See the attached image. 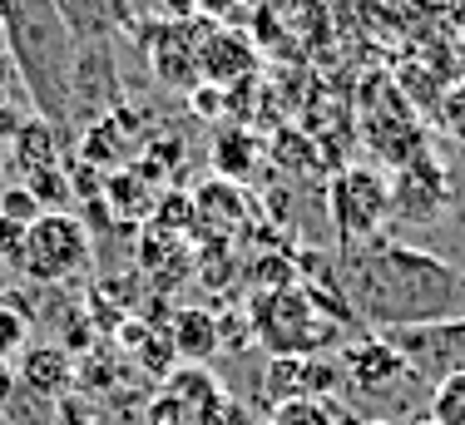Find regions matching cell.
Returning <instances> with one entry per match:
<instances>
[{
  "mask_svg": "<svg viewBox=\"0 0 465 425\" xmlns=\"http://www.w3.org/2000/svg\"><path fill=\"white\" fill-rule=\"evenodd\" d=\"M401 425H436V420H430V416H416V420H401Z\"/></svg>",
  "mask_w": 465,
  "mask_h": 425,
  "instance_id": "4dcf8cb0",
  "label": "cell"
},
{
  "mask_svg": "<svg viewBox=\"0 0 465 425\" xmlns=\"http://www.w3.org/2000/svg\"><path fill=\"white\" fill-rule=\"evenodd\" d=\"M25 232H30V228L0 218V262L15 267V272H20V262H25Z\"/></svg>",
  "mask_w": 465,
  "mask_h": 425,
  "instance_id": "484cf974",
  "label": "cell"
},
{
  "mask_svg": "<svg viewBox=\"0 0 465 425\" xmlns=\"http://www.w3.org/2000/svg\"><path fill=\"white\" fill-rule=\"evenodd\" d=\"M84 267H90V228L74 212H45L25 232V262H20V272L30 282L50 287V282H64V277H80Z\"/></svg>",
  "mask_w": 465,
  "mask_h": 425,
  "instance_id": "3957f363",
  "label": "cell"
},
{
  "mask_svg": "<svg viewBox=\"0 0 465 425\" xmlns=\"http://www.w3.org/2000/svg\"><path fill=\"white\" fill-rule=\"evenodd\" d=\"M74 381V366H70V351L64 346H35V351H25V361H20V386L35 390V396H64Z\"/></svg>",
  "mask_w": 465,
  "mask_h": 425,
  "instance_id": "4fadbf2b",
  "label": "cell"
},
{
  "mask_svg": "<svg viewBox=\"0 0 465 425\" xmlns=\"http://www.w3.org/2000/svg\"><path fill=\"white\" fill-rule=\"evenodd\" d=\"M99 203H109L119 218H143V212H153V188L143 183L134 169H124V173H109V178H104V193H99Z\"/></svg>",
  "mask_w": 465,
  "mask_h": 425,
  "instance_id": "9a60e30c",
  "label": "cell"
},
{
  "mask_svg": "<svg viewBox=\"0 0 465 425\" xmlns=\"http://www.w3.org/2000/svg\"><path fill=\"white\" fill-rule=\"evenodd\" d=\"M252 153H258V143H252V133H242V129L218 133V143H213V163H218V173H223L228 183L252 169Z\"/></svg>",
  "mask_w": 465,
  "mask_h": 425,
  "instance_id": "e0dca14e",
  "label": "cell"
},
{
  "mask_svg": "<svg viewBox=\"0 0 465 425\" xmlns=\"http://www.w3.org/2000/svg\"><path fill=\"white\" fill-rule=\"evenodd\" d=\"M25 188L40 198V208L45 212H64V203H70V178H64L60 169H45V173H30Z\"/></svg>",
  "mask_w": 465,
  "mask_h": 425,
  "instance_id": "603a6c76",
  "label": "cell"
},
{
  "mask_svg": "<svg viewBox=\"0 0 465 425\" xmlns=\"http://www.w3.org/2000/svg\"><path fill=\"white\" fill-rule=\"evenodd\" d=\"M440 129L456 143H465V84H456L450 94H440Z\"/></svg>",
  "mask_w": 465,
  "mask_h": 425,
  "instance_id": "d4e9b609",
  "label": "cell"
},
{
  "mask_svg": "<svg viewBox=\"0 0 465 425\" xmlns=\"http://www.w3.org/2000/svg\"><path fill=\"white\" fill-rule=\"evenodd\" d=\"M0 218L20 222V228H35V222L45 218V208H40V198L30 193L25 183H5L0 188Z\"/></svg>",
  "mask_w": 465,
  "mask_h": 425,
  "instance_id": "44dd1931",
  "label": "cell"
},
{
  "mask_svg": "<svg viewBox=\"0 0 465 425\" xmlns=\"http://www.w3.org/2000/svg\"><path fill=\"white\" fill-rule=\"evenodd\" d=\"M15 163L20 173H45V169H60L54 163V129L45 124V119H25L15 133Z\"/></svg>",
  "mask_w": 465,
  "mask_h": 425,
  "instance_id": "5bb4252c",
  "label": "cell"
},
{
  "mask_svg": "<svg viewBox=\"0 0 465 425\" xmlns=\"http://www.w3.org/2000/svg\"><path fill=\"white\" fill-rule=\"evenodd\" d=\"M218 104H223V89H213V84L193 89V109H198V114H218Z\"/></svg>",
  "mask_w": 465,
  "mask_h": 425,
  "instance_id": "4316f807",
  "label": "cell"
},
{
  "mask_svg": "<svg viewBox=\"0 0 465 425\" xmlns=\"http://www.w3.org/2000/svg\"><path fill=\"white\" fill-rule=\"evenodd\" d=\"M163 390H169V396L188 410V425H193L198 410L218 396V381H213V371H208V366H173V376L163 381Z\"/></svg>",
  "mask_w": 465,
  "mask_h": 425,
  "instance_id": "2e32d148",
  "label": "cell"
},
{
  "mask_svg": "<svg viewBox=\"0 0 465 425\" xmlns=\"http://www.w3.org/2000/svg\"><path fill=\"white\" fill-rule=\"evenodd\" d=\"M436 425H465V371L450 376V381L430 386V410H426Z\"/></svg>",
  "mask_w": 465,
  "mask_h": 425,
  "instance_id": "ffe728a7",
  "label": "cell"
},
{
  "mask_svg": "<svg viewBox=\"0 0 465 425\" xmlns=\"http://www.w3.org/2000/svg\"><path fill=\"white\" fill-rule=\"evenodd\" d=\"M337 366H341V381H347L351 390H361V396H386V390L416 381L411 366L396 356V346L386 341V337H361V341H351L347 351H341Z\"/></svg>",
  "mask_w": 465,
  "mask_h": 425,
  "instance_id": "52a82bcc",
  "label": "cell"
},
{
  "mask_svg": "<svg viewBox=\"0 0 465 425\" xmlns=\"http://www.w3.org/2000/svg\"><path fill=\"white\" fill-rule=\"evenodd\" d=\"M169 337H173V351L183 356V366H203V361H213V356L223 351V346H218V317L203 311V307L173 311Z\"/></svg>",
  "mask_w": 465,
  "mask_h": 425,
  "instance_id": "8fae6325",
  "label": "cell"
},
{
  "mask_svg": "<svg viewBox=\"0 0 465 425\" xmlns=\"http://www.w3.org/2000/svg\"><path fill=\"white\" fill-rule=\"evenodd\" d=\"M10 386H15V376H10V361H0V406H5Z\"/></svg>",
  "mask_w": 465,
  "mask_h": 425,
  "instance_id": "83f0119b",
  "label": "cell"
},
{
  "mask_svg": "<svg viewBox=\"0 0 465 425\" xmlns=\"http://www.w3.org/2000/svg\"><path fill=\"white\" fill-rule=\"evenodd\" d=\"M64 35L74 40H104L129 20V0H50Z\"/></svg>",
  "mask_w": 465,
  "mask_h": 425,
  "instance_id": "30bf717a",
  "label": "cell"
},
{
  "mask_svg": "<svg viewBox=\"0 0 465 425\" xmlns=\"http://www.w3.org/2000/svg\"><path fill=\"white\" fill-rule=\"evenodd\" d=\"M252 64H258V50L238 30H213V35L198 40V80H208L213 89L248 84Z\"/></svg>",
  "mask_w": 465,
  "mask_h": 425,
  "instance_id": "ba28073f",
  "label": "cell"
},
{
  "mask_svg": "<svg viewBox=\"0 0 465 425\" xmlns=\"http://www.w3.org/2000/svg\"><path fill=\"white\" fill-rule=\"evenodd\" d=\"M386 341L396 346L416 381H450L465 371V317H440V321H420V327H396L386 331Z\"/></svg>",
  "mask_w": 465,
  "mask_h": 425,
  "instance_id": "5b68a950",
  "label": "cell"
},
{
  "mask_svg": "<svg viewBox=\"0 0 465 425\" xmlns=\"http://www.w3.org/2000/svg\"><path fill=\"white\" fill-rule=\"evenodd\" d=\"M268 425H331V400H282Z\"/></svg>",
  "mask_w": 465,
  "mask_h": 425,
  "instance_id": "7402d4cb",
  "label": "cell"
},
{
  "mask_svg": "<svg viewBox=\"0 0 465 425\" xmlns=\"http://www.w3.org/2000/svg\"><path fill=\"white\" fill-rule=\"evenodd\" d=\"M347 297L376 327H420L440 317H465V272L446 267L440 257L396 238H367L347 248Z\"/></svg>",
  "mask_w": 465,
  "mask_h": 425,
  "instance_id": "6da1fadb",
  "label": "cell"
},
{
  "mask_svg": "<svg viewBox=\"0 0 465 425\" xmlns=\"http://www.w3.org/2000/svg\"><path fill=\"white\" fill-rule=\"evenodd\" d=\"M361 425H391V420H361Z\"/></svg>",
  "mask_w": 465,
  "mask_h": 425,
  "instance_id": "1f68e13d",
  "label": "cell"
},
{
  "mask_svg": "<svg viewBox=\"0 0 465 425\" xmlns=\"http://www.w3.org/2000/svg\"><path fill=\"white\" fill-rule=\"evenodd\" d=\"M25 337H30V317L20 307H0V361H15L25 351Z\"/></svg>",
  "mask_w": 465,
  "mask_h": 425,
  "instance_id": "cb8c5ba5",
  "label": "cell"
},
{
  "mask_svg": "<svg viewBox=\"0 0 465 425\" xmlns=\"http://www.w3.org/2000/svg\"><path fill=\"white\" fill-rule=\"evenodd\" d=\"M337 386H341V366L322 361V356H272L268 376H262V396L272 406H282V400H331Z\"/></svg>",
  "mask_w": 465,
  "mask_h": 425,
  "instance_id": "8992f818",
  "label": "cell"
},
{
  "mask_svg": "<svg viewBox=\"0 0 465 425\" xmlns=\"http://www.w3.org/2000/svg\"><path fill=\"white\" fill-rule=\"evenodd\" d=\"M440 203H446V173L426 153H416L401 169V183L391 188V212H401V218H436Z\"/></svg>",
  "mask_w": 465,
  "mask_h": 425,
  "instance_id": "9c48e42d",
  "label": "cell"
},
{
  "mask_svg": "<svg viewBox=\"0 0 465 425\" xmlns=\"http://www.w3.org/2000/svg\"><path fill=\"white\" fill-rule=\"evenodd\" d=\"M327 212L337 222L341 248H357V242L376 238V228L391 212V183L376 169H341L327 188Z\"/></svg>",
  "mask_w": 465,
  "mask_h": 425,
  "instance_id": "277c9868",
  "label": "cell"
},
{
  "mask_svg": "<svg viewBox=\"0 0 465 425\" xmlns=\"http://www.w3.org/2000/svg\"><path fill=\"white\" fill-rule=\"evenodd\" d=\"M10 80V60H5V50H0V84Z\"/></svg>",
  "mask_w": 465,
  "mask_h": 425,
  "instance_id": "f546056e",
  "label": "cell"
},
{
  "mask_svg": "<svg viewBox=\"0 0 465 425\" xmlns=\"http://www.w3.org/2000/svg\"><path fill=\"white\" fill-rule=\"evenodd\" d=\"M193 218H198V208H193V193H179V188H169L163 198H153V232H163V238H173V232H183Z\"/></svg>",
  "mask_w": 465,
  "mask_h": 425,
  "instance_id": "ac0fdd59",
  "label": "cell"
},
{
  "mask_svg": "<svg viewBox=\"0 0 465 425\" xmlns=\"http://www.w3.org/2000/svg\"><path fill=\"white\" fill-rule=\"evenodd\" d=\"M10 15H15V0H0V30L10 25Z\"/></svg>",
  "mask_w": 465,
  "mask_h": 425,
  "instance_id": "f1b7e54d",
  "label": "cell"
},
{
  "mask_svg": "<svg viewBox=\"0 0 465 425\" xmlns=\"http://www.w3.org/2000/svg\"><path fill=\"white\" fill-rule=\"evenodd\" d=\"M153 70H159V80L173 84V89H198V84H203V80H198L193 30H183V25L163 30V40L153 44Z\"/></svg>",
  "mask_w": 465,
  "mask_h": 425,
  "instance_id": "7c38bea8",
  "label": "cell"
},
{
  "mask_svg": "<svg viewBox=\"0 0 465 425\" xmlns=\"http://www.w3.org/2000/svg\"><path fill=\"white\" fill-rule=\"evenodd\" d=\"M173 356H179V351H173V337H169L163 327H149V331L139 337V346H134V361L143 366V371L163 376V381L173 376Z\"/></svg>",
  "mask_w": 465,
  "mask_h": 425,
  "instance_id": "d6986e66",
  "label": "cell"
},
{
  "mask_svg": "<svg viewBox=\"0 0 465 425\" xmlns=\"http://www.w3.org/2000/svg\"><path fill=\"white\" fill-rule=\"evenodd\" d=\"M252 337L268 346L272 356H317L322 346L337 341V327L341 321H331L322 307H317V297L307 292V287H282V292H262L252 301Z\"/></svg>",
  "mask_w": 465,
  "mask_h": 425,
  "instance_id": "7a4b0ae2",
  "label": "cell"
}]
</instances>
